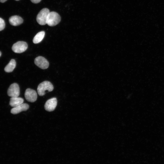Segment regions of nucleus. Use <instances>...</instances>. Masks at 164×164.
I'll return each instance as SVG.
<instances>
[{"label": "nucleus", "instance_id": "obj_1", "mask_svg": "<svg viewBox=\"0 0 164 164\" xmlns=\"http://www.w3.org/2000/svg\"><path fill=\"white\" fill-rule=\"evenodd\" d=\"M53 89V84L50 81H45L40 83L37 88L38 93L40 96H43L46 93V91H52Z\"/></svg>", "mask_w": 164, "mask_h": 164}, {"label": "nucleus", "instance_id": "obj_2", "mask_svg": "<svg viewBox=\"0 0 164 164\" xmlns=\"http://www.w3.org/2000/svg\"><path fill=\"white\" fill-rule=\"evenodd\" d=\"M60 20V17L58 13L55 12H50L47 18L46 24L50 26H54L58 24Z\"/></svg>", "mask_w": 164, "mask_h": 164}, {"label": "nucleus", "instance_id": "obj_3", "mask_svg": "<svg viewBox=\"0 0 164 164\" xmlns=\"http://www.w3.org/2000/svg\"><path fill=\"white\" fill-rule=\"evenodd\" d=\"M50 12L49 9L44 8L39 13L36 17V21L40 25H44L46 24L47 18Z\"/></svg>", "mask_w": 164, "mask_h": 164}, {"label": "nucleus", "instance_id": "obj_4", "mask_svg": "<svg viewBox=\"0 0 164 164\" xmlns=\"http://www.w3.org/2000/svg\"><path fill=\"white\" fill-rule=\"evenodd\" d=\"M28 48L26 43L22 41H19L14 43L12 47L13 52L17 53H21L25 51Z\"/></svg>", "mask_w": 164, "mask_h": 164}, {"label": "nucleus", "instance_id": "obj_5", "mask_svg": "<svg viewBox=\"0 0 164 164\" xmlns=\"http://www.w3.org/2000/svg\"><path fill=\"white\" fill-rule=\"evenodd\" d=\"M7 94L12 97H18L20 94V89L19 85L16 83L11 84L8 89Z\"/></svg>", "mask_w": 164, "mask_h": 164}, {"label": "nucleus", "instance_id": "obj_6", "mask_svg": "<svg viewBox=\"0 0 164 164\" xmlns=\"http://www.w3.org/2000/svg\"><path fill=\"white\" fill-rule=\"evenodd\" d=\"M25 97L26 100L28 101L33 102L37 99V94L35 90L28 88L26 90Z\"/></svg>", "mask_w": 164, "mask_h": 164}, {"label": "nucleus", "instance_id": "obj_7", "mask_svg": "<svg viewBox=\"0 0 164 164\" xmlns=\"http://www.w3.org/2000/svg\"><path fill=\"white\" fill-rule=\"evenodd\" d=\"M34 63L36 66L43 69L47 68L49 66V63L47 60L41 56L36 57L35 59Z\"/></svg>", "mask_w": 164, "mask_h": 164}, {"label": "nucleus", "instance_id": "obj_8", "mask_svg": "<svg viewBox=\"0 0 164 164\" xmlns=\"http://www.w3.org/2000/svg\"><path fill=\"white\" fill-rule=\"evenodd\" d=\"M57 104V99L53 97L48 100L44 105L45 109L48 111H52L55 109Z\"/></svg>", "mask_w": 164, "mask_h": 164}, {"label": "nucleus", "instance_id": "obj_9", "mask_svg": "<svg viewBox=\"0 0 164 164\" xmlns=\"http://www.w3.org/2000/svg\"><path fill=\"white\" fill-rule=\"evenodd\" d=\"M29 108V105L26 103H22L12 108L11 111V113L16 114L23 111H26Z\"/></svg>", "mask_w": 164, "mask_h": 164}, {"label": "nucleus", "instance_id": "obj_10", "mask_svg": "<svg viewBox=\"0 0 164 164\" xmlns=\"http://www.w3.org/2000/svg\"><path fill=\"white\" fill-rule=\"evenodd\" d=\"M9 21L10 24L16 26L22 24L23 22V19L19 16L14 15L9 18Z\"/></svg>", "mask_w": 164, "mask_h": 164}, {"label": "nucleus", "instance_id": "obj_11", "mask_svg": "<svg viewBox=\"0 0 164 164\" xmlns=\"http://www.w3.org/2000/svg\"><path fill=\"white\" fill-rule=\"evenodd\" d=\"M24 99L19 97H11L9 102L10 105L13 107H15L23 103Z\"/></svg>", "mask_w": 164, "mask_h": 164}, {"label": "nucleus", "instance_id": "obj_12", "mask_svg": "<svg viewBox=\"0 0 164 164\" xmlns=\"http://www.w3.org/2000/svg\"><path fill=\"white\" fill-rule=\"evenodd\" d=\"M16 62L14 59H12L5 66L4 68L5 71L8 73L12 72L15 67Z\"/></svg>", "mask_w": 164, "mask_h": 164}, {"label": "nucleus", "instance_id": "obj_13", "mask_svg": "<svg viewBox=\"0 0 164 164\" xmlns=\"http://www.w3.org/2000/svg\"><path fill=\"white\" fill-rule=\"evenodd\" d=\"M45 35V32L42 31L38 33L34 37L33 42L34 43L37 44L40 42L43 39Z\"/></svg>", "mask_w": 164, "mask_h": 164}, {"label": "nucleus", "instance_id": "obj_14", "mask_svg": "<svg viewBox=\"0 0 164 164\" xmlns=\"http://www.w3.org/2000/svg\"><path fill=\"white\" fill-rule=\"evenodd\" d=\"M5 27V23L4 20L0 18V31L4 29Z\"/></svg>", "mask_w": 164, "mask_h": 164}, {"label": "nucleus", "instance_id": "obj_15", "mask_svg": "<svg viewBox=\"0 0 164 164\" xmlns=\"http://www.w3.org/2000/svg\"><path fill=\"white\" fill-rule=\"evenodd\" d=\"M30 1L33 3H37L39 2L41 0H30Z\"/></svg>", "mask_w": 164, "mask_h": 164}, {"label": "nucleus", "instance_id": "obj_16", "mask_svg": "<svg viewBox=\"0 0 164 164\" xmlns=\"http://www.w3.org/2000/svg\"><path fill=\"white\" fill-rule=\"evenodd\" d=\"M7 0H0V2L2 3H4Z\"/></svg>", "mask_w": 164, "mask_h": 164}, {"label": "nucleus", "instance_id": "obj_17", "mask_svg": "<svg viewBox=\"0 0 164 164\" xmlns=\"http://www.w3.org/2000/svg\"><path fill=\"white\" fill-rule=\"evenodd\" d=\"M1 54H2V53H1V52L0 51V57L1 56Z\"/></svg>", "mask_w": 164, "mask_h": 164}, {"label": "nucleus", "instance_id": "obj_18", "mask_svg": "<svg viewBox=\"0 0 164 164\" xmlns=\"http://www.w3.org/2000/svg\"><path fill=\"white\" fill-rule=\"evenodd\" d=\"M16 0V1H18V0Z\"/></svg>", "mask_w": 164, "mask_h": 164}]
</instances>
